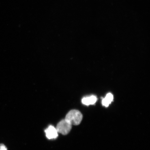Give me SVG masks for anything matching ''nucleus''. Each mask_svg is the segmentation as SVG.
<instances>
[{"instance_id":"nucleus-1","label":"nucleus","mask_w":150,"mask_h":150,"mask_svg":"<svg viewBox=\"0 0 150 150\" xmlns=\"http://www.w3.org/2000/svg\"><path fill=\"white\" fill-rule=\"evenodd\" d=\"M83 118V115L77 110H73L67 114L64 119L71 125H77L80 124Z\"/></svg>"},{"instance_id":"nucleus-2","label":"nucleus","mask_w":150,"mask_h":150,"mask_svg":"<svg viewBox=\"0 0 150 150\" xmlns=\"http://www.w3.org/2000/svg\"><path fill=\"white\" fill-rule=\"evenodd\" d=\"M72 127V125L64 119L58 123L56 128L58 133L65 135L70 132Z\"/></svg>"},{"instance_id":"nucleus-3","label":"nucleus","mask_w":150,"mask_h":150,"mask_svg":"<svg viewBox=\"0 0 150 150\" xmlns=\"http://www.w3.org/2000/svg\"><path fill=\"white\" fill-rule=\"evenodd\" d=\"M45 131L46 136L49 139H55L58 136V132L57 130L52 125H50Z\"/></svg>"},{"instance_id":"nucleus-4","label":"nucleus","mask_w":150,"mask_h":150,"mask_svg":"<svg viewBox=\"0 0 150 150\" xmlns=\"http://www.w3.org/2000/svg\"><path fill=\"white\" fill-rule=\"evenodd\" d=\"M97 101V97L94 95L91 96L84 97L82 99V104L87 106L94 104L96 103Z\"/></svg>"},{"instance_id":"nucleus-5","label":"nucleus","mask_w":150,"mask_h":150,"mask_svg":"<svg viewBox=\"0 0 150 150\" xmlns=\"http://www.w3.org/2000/svg\"><path fill=\"white\" fill-rule=\"evenodd\" d=\"M113 100V96L111 93H108L106 95L105 98L102 100V104L103 106L108 107Z\"/></svg>"},{"instance_id":"nucleus-6","label":"nucleus","mask_w":150,"mask_h":150,"mask_svg":"<svg viewBox=\"0 0 150 150\" xmlns=\"http://www.w3.org/2000/svg\"><path fill=\"white\" fill-rule=\"evenodd\" d=\"M0 150H7V148L4 144H0Z\"/></svg>"}]
</instances>
